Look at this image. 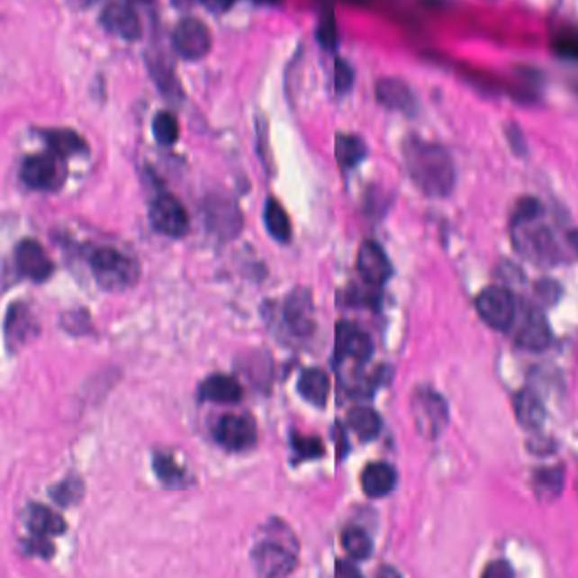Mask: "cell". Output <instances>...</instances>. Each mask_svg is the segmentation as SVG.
I'll return each instance as SVG.
<instances>
[{"mask_svg": "<svg viewBox=\"0 0 578 578\" xmlns=\"http://www.w3.org/2000/svg\"><path fill=\"white\" fill-rule=\"evenodd\" d=\"M358 274L370 285H384L392 275V265L384 248L375 241H365L357 258Z\"/></svg>", "mask_w": 578, "mask_h": 578, "instance_id": "cell-14", "label": "cell"}, {"mask_svg": "<svg viewBox=\"0 0 578 578\" xmlns=\"http://www.w3.org/2000/svg\"><path fill=\"white\" fill-rule=\"evenodd\" d=\"M90 268L95 282L107 292L130 289L140 276L138 261L111 246H102L92 253Z\"/></svg>", "mask_w": 578, "mask_h": 578, "instance_id": "cell-2", "label": "cell"}, {"mask_svg": "<svg viewBox=\"0 0 578 578\" xmlns=\"http://www.w3.org/2000/svg\"><path fill=\"white\" fill-rule=\"evenodd\" d=\"M336 358L345 360L353 358L357 362H366L372 353L374 345L370 336L362 331L358 326L349 322H339L336 326Z\"/></svg>", "mask_w": 578, "mask_h": 578, "instance_id": "cell-12", "label": "cell"}, {"mask_svg": "<svg viewBox=\"0 0 578 578\" xmlns=\"http://www.w3.org/2000/svg\"><path fill=\"white\" fill-rule=\"evenodd\" d=\"M516 414L522 426L536 429L545 420V407L535 392L522 391L516 397Z\"/></svg>", "mask_w": 578, "mask_h": 578, "instance_id": "cell-27", "label": "cell"}, {"mask_svg": "<svg viewBox=\"0 0 578 578\" xmlns=\"http://www.w3.org/2000/svg\"><path fill=\"white\" fill-rule=\"evenodd\" d=\"M397 485V474L389 463L376 462L370 463L362 475L363 492L368 497H385L391 493Z\"/></svg>", "mask_w": 578, "mask_h": 578, "instance_id": "cell-20", "label": "cell"}, {"mask_svg": "<svg viewBox=\"0 0 578 578\" xmlns=\"http://www.w3.org/2000/svg\"><path fill=\"white\" fill-rule=\"evenodd\" d=\"M84 482L78 477H68L61 480L55 487L50 489L51 499L61 507L75 506L84 497Z\"/></svg>", "mask_w": 578, "mask_h": 578, "instance_id": "cell-31", "label": "cell"}, {"mask_svg": "<svg viewBox=\"0 0 578 578\" xmlns=\"http://www.w3.org/2000/svg\"><path fill=\"white\" fill-rule=\"evenodd\" d=\"M543 212V205L533 197H526L522 199L518 207H516V214H514V224H528L533 222L535 219L541 216Z\"/></svg>", "mask_w": 578, "mask_h": 578, "instance_id": "cell-34", "label": "cell"}, {"mask_svg": "<svg viewBox=\"0 0 578 578\" xmlns=\"http://www.w3.org/2000/svg\"><path fill=\"white\" fill-rule=\"evenodd\" d=\"M414 414H416V424L420 433L426 438H436L443 431L448 420V409L443 397L429 389L420 392L416 395Z\"/></svg>", "mask_w": 578, "mask_h": 578, "instance_id": "cell-9", "label": "cell"}, {"mask_svg": "<svg viewBox=\"0 0 578 578\" xmlns=\"http://www.w3.org/2000/svg\"><path fill=\"white\" fill-rule=\"evenodd\" d=\"M67 174L65 158L51 149L31 155L21 167V180L32 190L41 192H55L63 187Z\"/></svg>", "mask_w": 578, "mask_h": 578, "instance_id": "cell-3", "label": "cell"}, {"mask_svg": "<svg viewBox=\"0 0 578 578\" xmlns=\"http://www.w3.org/2000/svg\"><path fill=\"white\" fill-rule=\"evenodd\" d=\"M214 438L228 451H248L258 441L257 420L248 414H226L217 420Z\"/></svg>", "mask_w": 578, "mask_h": 578, "instance_id": "cell-5", "label": "cell"}, {"mask_svg": "<svg viewBox=\"0 0 578 578\" xmlns=\"http://www.w3.org/2000/svg\"><path fill=\"white\" fill-rule=\"evenodd\" d=\"M207 217L211 228H214L217 232L231 234L232 231H239L241 228V216L232 203L216 201V203L209 207Z\"/></svg>", "mask_w": 578, "mask_h": 578, "instance_id": "cell-28", "label": "cell"}, {"mask_svg": "<svg viewBox=\"0 0 578 578\" xmlns=\"http://www.w3.org/2000/svg\"><path fill=\"white\" fill-rule=\"evenodd\" d=\"M483 575H485V577L493 578L510 577V575H512V572H510L509 564H492L491 566L485 570V573H483Z\"/></svg>", "mask_w": 578, "mask_h": 578, "instance_id": "cell-39", "label": "cell"}, {"mask_svg": "<svg viewBox=\"0 0 578 578\" xmlns=\"http://www.w3.org/2000/svg\"><path fill=\"white\" fill-rule=\"evenodd\" d=\"M297 391L309 404L324 407L331 391L330 376L321 368H307L297 382Z\"/></svg>", "mask_w": 578, "mask_h": 578, "instance_id": "cell-21", "label": "cell"}, {"mask_svg": "<svg viewBox=\"0 0 578 578\" xmlns=\"http://www.w3.org/2000/svg\"><path fill=\"white\" fill-rule=\"evenodd\" d=\"M199 399L217 404H236L243 399V387L234 376L216 374L201 384Z\"/></svg>", "mask_w": 578, "mask_h": 578, "instance_id": "cell-17", "label": "cell"}, {"mask_svg": "<svg viewBox=\"0 0 578 578\" xmlns=\"http://www.w3.org/2000/svg\"><path fill=\"white\" fill-rule=\"evenodd\" d=\"M341 543H343V548L347 549L348 555L355 560H366L372 556L374 543L362 528H357V526L347 528L341 536Z\"/></svg>", "mask_w": 578, "mask_h": 578, "instance_id": "cell-29", "label": "cell"}, {"mask_svg": "<svg viewBox=\"0 0 578 578\" xmlns=\"http://www.w3.org/2000/svg\"><path fill=\"white\" fill-rule=\"evenodd\" d=\"M14 255L17 270L32 282H46L55 272L46 249L34 239H23L15 246Z\"/></svg>", "mask_w": 578, "mask_h": 578, "instance_id": "cell-10", "label": "cell"}, {"mask_svg": "<svg viewBox=\"0 0 578 578\" xmlns=\"http://www.w3.org/2000/svg\"><path fill=\"white\" fill-rule=\"evenodd\" d=\"M201 4L207 5L214 13H222L231 5L232 0H201Z\"/></svg>", "mask_w": 578, "mask_h": 578, "instance_id": "cell-40", "label": "cell"}, {"mask_svg": "<svg viewBox=\"0 0 578 578\" xmlns=\"http://www.w3.org/2000/svg\"><path fill=\"white\" fill-rule=\"evenodd\" d=\"M251 560L263 577H285L297 566V555L274 539L260 541L251 551Z\"/></svg>", "mask_w": 578, "mask_h": 578, "instance_id": "cell-7", "label": "cell"}, {"mask_svg": "<svg viewBox=\"0 0 578 578\" xmlns=\"http://www.w3.org/2000/svg\"><path fill=\"white\" fill-rule=\"evenodd\" d=\"M24 551L28 555H34V556L48 560L55 555V546L46 536L31 535L30 539L24 543Z\"/></svg>", "mask_w": 578, "mask_h": 578, "instance_id": "cell-36", "label": "cell"}, {"mask_svg": "<svg viewBox=\"0 0 578 578\" xmlns=\"http://www.w3.org/2000/svg\"><path fill=\"white\" fill-rule=\"evenodd\" d=\"M151 131L157 140V143L161 146H174L178 138H180V126L174 114L161 111L157 116L153 117L151 122Z\"/></svg>", "mask_w": 578, "mask_h": 578, "instance_id": "cell-30", "label": "cell"}, {"mask_svg": "<svg viewBox=\"0 0 578 578\" xmlns=\"http://www.w3.org/2000/svg\"><path fill=\"white\" fill-rule=\"evenodd\" d=\"M348 426L353 429L363 441H370L376 438L382 428V420L374 409L370 407H355L348 412Z\"/></svg>", "mask_w": 578, "mask_h": 578, "instance_id": "cell-26", "label": "cell"}, {"mask_svg": "<svg viewBox=\"0 0 578 578\" xmlns=\"http://www.w3.org/2000/svg\"><path fill=\"white\" fill-rule=\"evenodd\" d=\"M405 167L412 182L429 197H447L455 187V163L443 148L418 136L407 138L402 145Z\"/></svg>", "mask_w": 578, "mask_h": 578, "instance_id": "cell-1", "label": "cell"}, {"mask_svg": "<svg viewBox=\"0 0 578 578\" xmlns=\"http://www.w3.org/2000/svg\"><path fill=\"white\" fill-rule=\"evenodd\" d=\"M48 149L59 153V157H82L88 155L86 140L72 130H44L40 132Z\"/></svg>", "mask_w": 578, "mask_h": 578, "instance_id": "cell-22", "label": "cell"}, {"mask_svg": "<svg viewBox=\"0 0 578 578\" xmlns=\"http://www.w3.org/2000/svg\"><path fill=\"white\" fill-rule=\"evenodd\" d=\"M101 24L105 31L126 41H136L143 36V26L140 17L132 11V7L124 2L109 4L102 11Z\"/></svg>", "mask_w": 578, "mask_h": 578, "instance_id": "cell-11", "label": "cell"}, {"mask_svg": "<svg viewBox=\"0 0 578 578\" xmlns=\"http://www.w3.org/2000/svg\"><path fill=\"white\" fill-rule=\"evenodd\" d=\"M378 102L395 113H402L405 116H414L418 111V102L411 87L399 78H382L375 87Z\"/></svg>", "mask_w": 578, "mask_h": 578, "instance_id": "cell-15", "label": "cell"}, {"mask_svg": "<svg viewBox=\"0 0 578 578\" xmlns=\"http://www.w3.org/2000/svg\"><path fill=\"white\" fill-rule=\"evenodd\" d=\"M26 526L31 535L59 536L67 531V522L59 512L43 504H30L26 507Z\"/></svg>", "mask_w": 578, "mask_h": 578, "instance_id": "cell-19", "label": "cell"}, {"mask_svg": "<svg viewBox=\"0 0 578 578\" xmlns=\"http://www.w3.org/2000/svg\"><path fill=\"white\" fill-rule=\"evenodd\" d=\"M568 241H570V245L573 246V249L577 251L578 255V230L570 231V234H568Z\"/></svg>", "mask_w": 578, "mask_h": 578, "instance_id": "cell-41", "label": "cell"}, {"mask_svg": "<svg viewBox=\"0 0 578 578\" xmlns=\"http://www.w3.org/2000/svg\"><path fill=\"white\" fill-rule=\"evenodd\" d=\"M336 159L341 165V168H355L366 158V145L362 138L353 134H338L336 136Z\"/></svg>", "mask_w": 578, "mask_h": 578, "instance_id": "cell-25", "label": "cell"}, {"mask_svg": "<svg viewBox=\"0 0 578 578\" xmlns=\"http://www.w3.org/2000/svg\"><path fill=\"white\" fill-rule=\"evenodd\" d=\"M149 222L155 231L168 238H184L190 230L187 209L172 194H159L149 203Z\"/></svg>", "mask_w": 578, "mask_h": 578, "instance_id": "cell-4", "label": "cell"}, {"mask_svg": "<svg viewBox=\"0 0 578 578\" xmlns=\"http://www.w3.org/2000/svg\"><path fill=\"white\" fill-rule=\"evenodd\" d=\"M290 445L299 462L304 460H318L324 455V445L316 436H303L294 433L290 438Z\"/></svg>", "mask_w": 578, "mask_h": 578, "instance_id": "cell-32", "label": "cell"}, {"mask_svg": "<svg viewBox=\"0 0 578 578\" xmlns=\"http://www.w3.org/2000/svg\"><path fill=\"white\" fill-rule=\"evenodd\" d=\"M536 487L537 491L545 489L546 493H556L562 489V474L558 470H548V472L537 474Z\"/></svg>", "mask_w": 578, "mask_h": 578, "instance_id": "cell-37", "label": "cell"}, {"mask_svg": "<svg viewBox=\"0 0 578 578\" xmlns=\"http://www.w3.org/2000/svg\"><path fill=\"white\" fill-rule=\"evenodd\" d=\"M285 324L295 336H309L314 333V303L309 290L299 289L292 292L285 301L284 309Z\"/></svg>", "mask_w": 578, "mask_h": 578, "instance_id": "cell-13", "label": "cell"}, {"mask_svg": "<svg viewBox=\"0 0 578 578\" xmlns=\"http://www.w3.org/2000/svg\"><path fill=\"white\" fill-rule=\"evenodd\" d=\"M549 339H551V331L545 316L535 309L529 311L520 322L518 343L526 349L539 351L548 347Z\"/></svg>", "mask_w": 578, "mask_h": 578, "instance_id": "cell-18", "label": "cell"}, {"mask_svg": "<svg viewBox=\"0 0 578 578\" xmlns=\"http://www.w3.org/2000/svg\"><path fill=\"white\" fill-rule=\"evenodd\" d=\"M153 472L158 477L159 482L165 487H170V489L185 487V485H188V480H190L187 470L182 465H178V462L174 458V455L165 453V451L155 453V456H153Z\"/></svg>", "mask_w": 578, "mask_h": 578, "instance_id": "cell-23", "label": "cell"}, {"mask_svg": "<svg viewBox=\"0 0 578 578\" xmlns=\"http://www.w3.org/2000/svg\"><path fill=\"white\" fill-rule=\"evenodd\" d=\"M263 221L266 226V231L278 243H289L292 238V224H290L289 214L274 197H270L265 203L263 211Z\"/></svg>", "mask_w": 578, "mask_h": 578, "instance_id": "cell-24", "label": "cell"}, {"mask_svg": "<svg viewBox=\"0 0 578 578\" xmlns=\"http://www.w3.org/2000/svg\"><path fill=\"white\" fill-rule=\"evenodd\" d=\"M355 84V72L347 59H338L334 61V88L339 95H345Z\"/></svg>", "mask_w": 578, "mask_h": 578, "instance_id": "cell-33", "label": "cell"}, {"mask_svg": "<svg viewBox=\"0 0 578 578\" xmlns=\"http://www.w3.org/2000/svg\"><path fill=\"white\" fill-rule=\"evenodd\" d=\"M40 328L32 316L30 307L24 304H13L5 318V339L11 348H19L38 334Z\"/></svg>", "mask_w": 578, "mask_h": 578, "instance_id": "cell-16", "label": "cell"}, {"mask_svg": "<svg viewBox=\"0 0 578 578\" xmlns=\"http://www.w3.org/2000/svg\"><path fill=\"white\" fill-rule=\"evenodd\" d=\"M507 141L512 146V149L519 155L526 153V143H524V136L520 132L519 128H516L514 124L507 131Z\"/></svg>", "mask_w": 578, "mask_h": 578, "instance_id": "cell-38", "label": "cell"}, {"mask_svg": "<svg viewBox=\"0 0 578 578\" xmlns=\"http://www.w3.org/2000/svg\"><path fill=\"white\" fill-rule=\"evenodd\" d=\"M175 51L188 61L203 59L212 44V38L209 28L197 17H185L182 19L174 31L172 36Z\"/></svg>", "mask_w": 578, "mask_h": 578, "instance_id": "cell-8", "label": "cell"}, {"mask_svg": "<svg viewBox=\"0 0 578 578\" xmlns=\"http://www.w3.org/2000/svg\"><path fill=\"white\" fill-rule=\"evenodd\" d=\"M477 311L491 328L501 331L509 330L518 316L514 297L502 287L482 290L477 297Z\"/></svg>", "mask_w": 578, "mask_h": 578, "instance_id": "cell-6", "label": "cell"}, {"mask_svg": "<svg viewBox=\"0 0 578 578\" xmlns=\"http://www.w3.org/2000/svg\"><path fill=\"white\" fill-rule=\"evenodd\" d=\"M138 2H151V0H138Z\"/></svg>", "mask_w": 578, "mask_h": 578, "instance_id": "cell-42", "label": "cell"}, {"mask_svg": "<svg viewBox=\"0 0 578 578\" xmlns=\"http://www.w3.org/2000/svg\"><path fill=\"white\" fill-rule=\"evenodd\" d=\"M318 41L322 48L326 50H336L338 46V31H336V23L333 15H324L318 28Z\"/></svg>", "mask_w": 578, "mask_h": 578, "instance_id": "cell-35", "label": "cell"}]
</instances>
